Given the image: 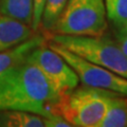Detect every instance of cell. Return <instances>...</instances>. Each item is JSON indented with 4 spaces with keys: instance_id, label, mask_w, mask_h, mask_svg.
<instances>
[{
    "instance_id": "cell-1",
    "label": "cell",
    "mask_w": 127,
    "mask_h": 127,
    "mask_svg": "<svg viewBox=\"0 0 127 127\" xmlns=\"http://www.w3.org/2000/svg\"><path fill=\"white\" fill-rule=\"evenodd\" d=\"M61 95L34 64L23 61L0 81V110L50 117L58 113Z\"/></svg>"
},
{
    "instance_id": "cell-2",
    "label": "cell",
    "mask_w": 127,
    "mask_h": 127,
    "mask_svg": "<svg viewBox=\"0 0 127 127\" xmlns=\"http://www.w3.org/2000/svg\"><path fill=\"white\" fill-rule=\"evenodd\" d=\"M93 64L127 78V55L110 39L102 36L53 34L50 40Z\"/></svg>"
},
{
    "instance_id": "cell-3",
    "label": "cell",
    "mask_w": 127,
    "mask_h": 127,
    "mask_svg": "<svg viewBox=\"0 0 127 127\" xmlns=\"http://www.w3.org/2000/svg\"><path fill=\"white\" fill-rule=\"evenodd\" d=\"M117 92L89 86L75 87L61 97L58 113L72 126L97 127L104 118L109 100Z\"/></svg>"
},
{
    "instance_id": "cell-4",
    "label": "cell",
    "mask_w": 127,
    "mask_h": 127,
    "mask_svg": "<svg viewBox=\"0 0 127 127\" xmlns=\"http://www.w3.org/2000/svg\"><path fill=\"white\" fill-rule=\"evenodd\" d=\"M106 29L104 0H68L53 32L66 35L103 36Z\"/></svg>"
},
{
    "instance_id": "cell-5",
    "label": "cell",
    "mask_w": 127,
    "mask_h": 127,
    "mask_svg": "<svg viewBox=\"0 0 127 127\" xmlns=\"http://www.w3.org/2000/svg\"><path fill=\"white\" fill-rule=\"evenodd\" d=\"M51 49L57 52L77 74L83 84L93 88L108 90L127 96V78L108 69L93 64L52 41L48 42Z\"/></svg>"
},
{
    "instance_id": "cell-6",
    "label": "cell",
    "mask_w": 127,
    "mask_h": 127,
    "mask_svg": "<svg viewBox=\"0 0 127 127\" xmlns=\"http://www.w3.org/2000/svg\"><path fill=\"white\" fill-rule=\"evenodd\" d=\"M27 61L34 64L45 75L56 92L64 96L77 87L79 78L75 71L57 52L46 43L38 46L28 55Z\"/></svg>"
},
{
    "instance_id": "cell-7",
    "label": "cell",
    "mask_w": 127,
    "mask_h": 127,
    "mask_svg": "<svg viewBox=\"0 0 127 127\" xmlns=\"http://www.w3.org/2000/svg\"><path fill=\"white\" fill-rule=\"evenodd\" d=\"M33 35L31 26L0 13V52L16 47Z\"/></svg>"
},
{
    "instance_id": "cell-8",
    "label": "cell",
    "mask_w": 127,
    "mask_h": 127,
    "mask_svg": "<svg viewBox=\"0 0 127 127\" xmlns=\"http://www.w3.org/2000/svg\"><path fill=\"white\" fill-rule=\"evenodd\" d=\"M46 42V37L41 35H33L26 41L19 43L14 48L0 52V81L14 69L16 66L26 61L35 48Z\"/></svg>"
},
{
    "instance_id": "cell-9",
    "label": "cell",
    "mask_w": 127,
    "mask_h": 127,
    "mask_svg": "<svg viewBox=\"0 0 127 127\" xmlns=\"http://www.w3.org/2000/svg\"><path fill=\"white\" fill-rule=\"evenodd\" d=\"M127 126V96L114 94L110 97L106 113L97 127H126Z\"/></svg>"
},
{
    "instance_id": "cell-10",
    "label": "cell",
    "mask_w": 127,
    "mask_h": 127,
    "mask_svg": "<svg viewBox=\"0 0 127 127\" xmlns=\"http://www.w3.org/2000/svg\"><path fill=\"white\" fill-rule=\"evenodd\" d=\"M1 127H43V117L21 110H0Z\"/></svg>"
},
{
    "instance_id": "cell-11",
    "label": "cell",
    "mask_w": 127,
    "mask_h": 127,
    "mask_svg": "<svg viewBox=\"0 0 127 127\" xmlns=\"http://www.w3.org/2000/svg\"><path fill=\"white\" fill-rule=\"evenodd\" d=\"M0 13L31 26L33 20V0H0Z\"/></svg>"
},
{
    "instance_id": "cell-12",
    "label": "cell",
    "mask_w": 127,
    "mask_h": 127,
    "mask_svg": "<svg viewBox=\"0 0 127 127\" xmlns=\"http://www.w3.org/2000/svg\"><path fill=\"white\" fill-rule=\"evenodd\" d=\"M68 0H46L43 6L40 26L46 31H53L59 15Z\"/></svg>"
},
{
    "instance_id": "cell-13",
    "label": "cell",
    "mask_w": 127,
    "mask_h": 127,
    "mask_svg": "<svg viewBox=\"0 0 127 127\" xmlns=\"http://www.w3.org/2000/svg\"><path fill=\"white\" fill-rule=\"evenodd\" d=\"M106 16L109 21L119 28L127 21V0H104Z\"/></svg>"
},
{
    "instance_id": "cell-14",
    "label": "cell",
    "mask_w": 127,
    "mask_h": 127,
    "mask_svg": "<svg viewBox=\"0 0 127 127\" xmlns=\"http://www.w3.org/2000/svg\"><path fill=\"white\" fill-rule=\"evenodd\" d=\"M45 2L46 0H33V20H32L31 25L33 31H36L40 27V20Z\"/></svg>"
},
{
    "instance_id": "cell-15",
    "label": "cell",
    "mask_w": 127,
    "mask_h": 127,
    "mask_svg": "<svg viewBox=\"0 0 127 127\" xmlns=\"http://www.w3.org/2000/svg\"><path fill=\"white\" fill-rule=\"evenodd\" d=\"M45 120V126L47 127H69L72 126L61 114H52L50 117H43Z\"/></svg>"
},
{
    "instance_id": "cell-16",
    "label": "cell",
    "mask_w": 127,
    "mask_h": 127,
    "mask_svg": "<svg viewBox=\"0 0 127 127\" xmlns=\"http://www.w3.org/2000/svg\"><path fill=\"white\" fill-rule=\"evenodd\" d=\"M117 42L118 46L121 48V50L127 55V34L125 33H119L117 32Z\"/></svg>"
},
{
    "instance_id": "cell-17",
    "label": "cell",
    "mask_w": 127,
    "mask_h": 127,
    "mask_svg": "<svg viewBox=\"0 0 127 127\" xmlns=\"http://www.w3.org/2000/svg\"><path fill=\"white\" fill-rule=\"evenodd\" d=\"M117 32H119V33H125V34H127V21L125 23H123V25L120 26L119 28H117Z\"/></svg>"
}]
</instances>
